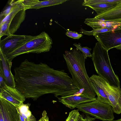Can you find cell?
Instances as JSON below:
<instances>
[{
    "instance_id": "6da1fadb",
    "label": "cell",
    "mask_w": 121,
    "mask_h": 121,
    "mask_svg": "<svg viewBox=\"0 0 121 121\" xmlns=\"http://www.w3.org/2000/svg\"><path fill=\"white\" fill-rule=\"evenodd\" d=\"M14 70L16 88L26 98L35 101L49 94L57 98L74 95L79 91L64 70H55L45 63L36 64L26 59Z\"/></svg>"
},
{
    "instance_id": "7a4b0ae2",
    "label": "cell",
    "mask_w": 121,
    "mask_h": 121,
    "mask_svg": "<svg viewBox=\"0 0 121 121\" xmlns=\"http://www.w3.org/2000/svg\"><path fill=\"white\" fill-rule=\"evenodd\" d=\"M63 55L73 81L80 93L96 98V95L85 67V60L87 57L77 48L66 51Z\"/></svg>"
},
{
    "instance_id": "3957f363",
    "label": "cell",
    "mask_w": 121,
    "mask_h": 121,
    "mask_svg": "<svg viewBox=\"0 0 121 121\" xmlns=\"http://www.w3.org/2000/svg\"><path fill=\"white\" fill-rule=\"evenodd\" d=\"M107 49L99 42L93 48L92 59L95 70L98 75L104 79L111 85L120 87L118 76L112 68Z\"/></svg>"
},
{
    "instance_id": "277c9868",
    "label": "cell",
    "mask_w": 121,
    "mask_h": 121,
    "mask_svg": "<svg viewBox=\"0 0 121 121\" xmlns=\"http://www.w3.org/2000/svg\"><path fill=\"white\" fill-rule=\"evenodd\" d=\"M52 39L47 33L43 31L5 57L9 61L12 62L14 58L22 54L48 52L52 48Z\"/></svg>"
},
{
    "instance_id": "5b68a950",
    "label": "cell",
    "mask_w": 121,
    "mask_h": 121,
    "mask_svg": "<svg viewBox=\"0 0 121 121\" xmlns=\"http://www.w3.org/2000/svg\"><path fill=\"white\" fill-rule=\"evenodd\" d=\"M76 108L79 111L95 119L103 121H112L114 118L112 106L100 101L97 99L95 100L79 104Z\"/></svg>"
},
{
    "instance_id": "8992f818",
    "label": "cell",
    "mask_w": 121,
    "mask_h": 121,
    "mask_svg": "<svg viewBox=\"0 0 121 121\" xmlns=\"http://www.w3.org/2000/svg\"><path fill=\"white\" fill-rule=\"evenodd\" d=\"M36 36L14 34L8 36L4 39H0V50L6 56Z\"/></svg>"
},
{
    "instance_id": "52a82bcc",
    "label": "cell",
    "mask_w": 121,
    "mask_h": 121,
    "mask_svg": "<svg viewBox=\"0 0 121 121\" xmlns=\"http://www.w3.org/2000/svg\"><path fill=\"white\" fill-rule=\"evenodd\" d=\"M93 36L108 50L114 48L121 50V28L112 31L96 34Z\"/></svg>"
},
{
    "instance_id": "ba28073f",
    "label": "cell",
    "mask_w": 121,
    "mask_h": 121,
    "mask_svg": "<svg viewBox=\"0 0 121 121\" xmlns=\"http://www.w3.org/2000/svg\"><path fill=\"white\" fill-rule=\"evenodd\" d=\"M99 77L111 103L113 112L117 114L121 113V89L111 85L101 76Z\"/></svg>"
},
{
    "instance_id": "9c48e42d",
    "label": "cell",
    "mask_w": 121,
    "mask_h": 121,
    "mask_svg": "<svg viewBox=\"0 0 121 121\" xmlns=\"http://www.w3.org/2000/svg\"><path fill=\"white\" fill-rule=\"evenodd\" d=\"M26 10L22 9L12 18L0 24V38L4 35L14 34L25 19Z\"/></svg>"
},
{
    "instance_id": "30bf717a",
    "label": "cell",
    "mask_w": 121,
    "mask_h": 121,
    "mask_svg": "<svg viewBox=\"0 0 121 121\" xmlns=\"http://www.w3.org/2000/svg\"><path fill=\"white\" fill-rule=\"evenodd\" d=\"M0 97L17 106L23 103L26 99L24 95L16 87L9 86L6 84L0 88Z\"/></svg>"
},
{
    "instance_id": "8fae6325",
    "label": "cell",
    "mask_w": 121,
    "mask_h": 121,
    "mask_svg": "<svg viewBox=\"0 0 121 121\" xmlns=\"http://www.w3.org/2000/svg\"><path fill=\"white\" fill-rule=\"evenodd\" d=\"M59 102L71 109H73L79 104L95 100L96 98L88 96L82 93L57 98Z\"/></svg>"
},
{
    "instance_id": "7c38bea8",
    "label": "cell",
    "mask_w": 121,
    "mask_h": 121,
    "mask_svg": "<svg viewBox=\"0 0 121 121\" xmlns=\"http://www.w3.org/2000/svg\"><path fill=\"white\" fill-rule=\"evenodd\" d=\"M0 109L4 121H21L15 106L6 99L0 97Z\"/></svg>"
},
{
    "instance_id": "4fadbf2b",
    "label": "cell",
    "mask_w": 121,
    "mask_h": 121,
    "mask_svg": "<svg viewBox=\"0 0 121 121\" xmlns=\"http://www.w3.org/2000/svg\"><path fill=\"white\" fill-rule=\"evenodd\" d=\"M84 22L92 28L93 30L104 28H121V19L106 20L94 17L87 18L85 19Z\"/></svg>"
},
{
    "instance_id": "5bb4252c",
    "label": "cell",
    "mask_w": 121,
    "mask_h": 121,
    "mask_svg": "<svg viewBox=\"0 0 121 121\" xmlns=\"http://www.w3.org/2000/svg\"><path fill=\"white\" fill-rule=\"evenodd\" d=\"M12 62L9 61L0 50V68L3 72L6 84L15 88L16 84L14 76L12 73L11 68Z\"/></svg>"
},
{
    "instance_id": "9a60e30c",
    "label": "cell",
    "mask_w": 121,
    "mask_h": 121,
    "mask_svg": "<svg viewBox=\"0 0 121 121\" xmlns=\"http://www.w3.org/2000/svg\"><path fill=\"white\" fill-rule=\"evenodd\" d=\"M90 78L91 85L97 96V99L102 103L111 106V103L104 91L99 75L93 74Z\"/></svg>"
},
{
    "instance_id": "2e32d148",
    "label": "cell",
    "mask_w": 121,
    "mask_h": 121,
    "mask_svg": "<svg viewBox=\"0 0 121 121\" xmlns=\"http://www.w3.org/2000/svg\"><path fill=\"white\" fill-rule=\"evenodd\" d=\"M94 18L106 20L121 19V3L110 10L100 14H97Z\"/></svg>"
},
{
    "instance_id": "e0dca14e",
    "label": "cell",
    "mask_w": 121,
    "mask_h": 121,
    "mask_svg": "<svg viewBox=\"0 0 121 121\" xmlns=\"http://www.w3.org/2000/svg\"><path fill=\"white\" fill-rule=\"evenodd\" d=\"M68 0H48L40 1L35 0L32 4L26 8L25 10L29 9H39L46 7L58 5L63 3Z\"/></svg>"
},
{
    "instance_id": "ac0fdd59",
    "label": "cell",
    "mask_w": 121,
    "mask_h": 121,
    "mask_svg": "<svg viewBox=\"0 0 121 121\" xmlns=\"http://www.w3.org/2000/svg\"><path fill=\"white\" fill-rule=\"evenodd\" d=\"M118 4L99 3L89 5L87 6L94 10L97 13V14L98 15L112 9L116 7Z\"/></svg>"
},
{
    "instance_id": "d6986e66",
    "label": "cell",
    "mask_w": 121,
    "mask_h": 121,
    "mask_svg": "<svg viewBox=\"0 0 121 121\" xmlns=\"http://www.w3.org/2000/svg\"><path fill=\"white\" fill-rule=\"evenodd\" d=\"M30 104H22L18 106H15L18 113L23 117L25 121H28L29 118L32 114L29 109Z\"/></svg>"
},
{
    "instance_id": "ffe728a7",
    "label": "cell",
    "mask_w": 121,
    "mask_h": 121,
    "mask_svg": "<svg viewBox=\"0 0 121 121\" xmlns=\"http://www.w3.org/2000/svg\"><path fill=\"white\" fill-rule=\"evenodd\" d=\"M118 28H104L93 30L91 31H87L81 29L80 33L88 36L93 35L96 34L106 32L114 30Z\"/></svg>"
},
{
    "instance_id": "44dd1931",
    "label": "cell",
    "mask_w": 121,
    "mask_h": 121,
    "mask_svg": "<svg viewBox=\"0 0 121 121\" xmlns=\"http://www.w3.org/2000/svg\"><path fill=\"white\" fill-rule=\"evenodd\" d=\"M121 3V0H85L82 4L84 6L99 3L118 4Z\"/></svg>"
},
{
    "instance_id": "7402d4cb",
    "label": "cell",
    "mask_w": 121,
    "mask_h": 121,
    "mask_svg": "<svg viewBox=\"0 0 121 121\" xmlns=\"http://www.w3.org/2000/svg\"><path fill=\"white\" fill-rule=\"evenodd\" d=\"M73 45L76 47L87 57H91L92 55L91 52V49L87 47H83L80 44L74 43Z\"/></svg>"
},
{
    "instance_id": "603a6c76",
    "label": "cell",
    "mask_w": 121,
    "mask_h": 121,
    "mask_svg": "<svg viewBox=\"0 0 121 121\" xmlns=\"http://www.w3.org/2000/svg\"><path fill=\"white\" fill-rule=\"evenodd\" d=\"M78 111V109L70 112L65 121H78L81 115Z\"/></svg>"
},
{
    "instance_id": "cb8c5ba5",
    "label": "cell",
    "mask_w": 121,
    "mask_h": 121,
    "mask_svg": "<svg viewBox=\"0 0 121 121\" xmlns=\"http://www.w3.org/2000/svg\"><path fill=\"white\" fill-rule=\"evenodd\" d=\"M68 36L74 39H78L81 38L83 35L78 34L77 32L71 31H68L65 33Z\"/></svg>"
},
{
    "instance_id": "d4e9b609",
    "label": "cell",
    "mask_w": 121,
    "mask_h": 121,
    "mask_svg": "<svg viewBox=\"0 0 121 121\" xmlns=\"http://www.w3.org/2000/svg\"><path fill=\"white\" fill-rule=\"evenodd\" d=\"M12 5L8 7L4 11L2 12L0 14V21L1 22L10 13L11 8Z\"/></svg>"
},
{
    "instance_id": "484cf974",
    "label": "cell",
    "mask_w": 121,
    "mask_h": 121,
    "mask_svg": "<svg viewBox=\"0 0 121 121\" xmlns=\"http://www.w3.org/2000/svg\"><path fill=\"white\" fill-rule=\"evenodd\" d=\"M6 84L2 71L0 68V88L2 87Z\"/></svg>"
},
{
    "instance_id": "4316f807",
    "label": "cell",
    "mask_w": 121,
    "mask_h": 121,
    "mask_svg": "<svg viewBox=\"0 0 121 121\" xmlns=\"http://www.w3.org/2000/svg\"><path fill=\"white\" fill-rule=\"evenodd\" d=\"M42 115V117L38 121H49L47 112L45 110L43 112Z\"/></svg>"
},
{
    "instance_id": "83f0119b",
    "label": "cell",
    "mask_w": 121,
    "mask_h": 121,
    "mask_svg": "<svg viewBox=\"0 0 121 121\" xmlns=\"http://www.w3.org/2000/svg\"><path fill=\"white\" fill-rule=\"evenodd\" d=\"M92 117L90 116L87 115L85 118H84L81 115L78 121H90Z\"/></svg>"
},
{
    "instance_id": "f1b7e54d",
    "label": "cell",
    "mask_w": 121,
    "mask_h": 121,
    "mask_svg": "<svg viewBox=\"0 0 121 121\" xmlns=\"http://www.w3.org/2000/svg\"><path fill=\"white\" fill-rule=\"evenodd\" d=\"M28 121H38L36 120L35 117L32 114L29 118Z\"/></svg>"
},
{
    "instance_id": "f546056e",
    "label": "cell",
    "mask_w": 121,
    "mask_h": 121,
    "mask_svg": "<svg viewBox=\"0 0 121 121\" xmlns=\"http://www.w3.org/2000/svg\"><path fill=\"white\" fill-rule=\"evenodd\" d=\"M0 121H4L3 114L0 109Z\"/></svg>"
},
{
    "instance_id": "4dcf8cb0",
    "label": "cell",
    "mask_w": 121,
    "mask_h": 121,
    "mask_svg": "<svg viewBox=\"0 0 121 121\" xmlns=\"http://www.w3.org/2000/svg\"><path fill=\"white\" fill-rule=\"evenodd\" d=\"M21 121H25V120L21 115L18 113Z\"/></svg>"
},
{
    "instance_id": "1f68e13d",
    "label": "cell",
    "mask_w": 121,
    "mask_h": 121,
    "mask_svg": "<svg viewBox=\"0 0 121 121\" xmlns=\"http://www.w3.org/2000/svg\"><path fill=\"white\" fill-rule=\"evenodd\" d=\"M95 119V118L92 117L90 121H94Z\"/></svg>"
},
{
    "instance_id": "d6a6232c",
    "label": "cell",
    "mask_w": 121,
    "mask_h": 121,
    "mask_svg": "<svg viewBox=\"0 0 121 121\" xmlns=\"http://www.w3.org/2000/svg\"><path fill=\"white\" fill-rule=\"evenodd\" d=\"M112 121H121V118L118 119L116 120H113Z\"/></svg>"
},
{
    "instance_id": "836d02e7",
    "label": "cell",
    "mask_w": 121,
    "mask_h": 121,
    "mask_svg": "<svg viewBox=\"0 0 121 121\" xmlns=\"http://www.w3.org/2000/svg\"></svg>"
}]
</instances>
